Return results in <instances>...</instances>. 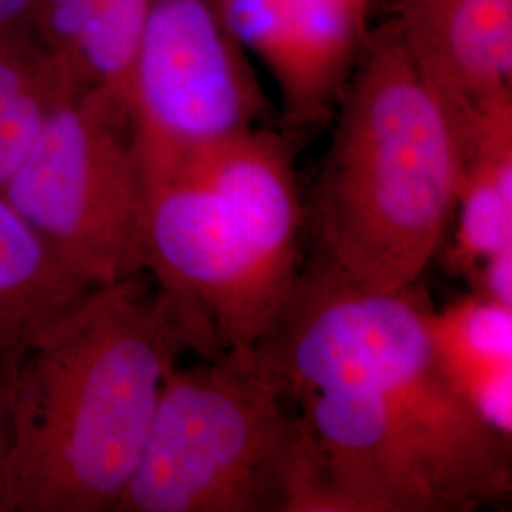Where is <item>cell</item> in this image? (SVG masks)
Wrapping results in <instances>:
<instances>
[{"mask_svg": "<svg viewBox=\"0 0 512 512\" xmlns=\"http://www.w3.org/2000/svg\"><path fill=\"white\" fill-rule=\"evenodd\" d=\"M418 285L355 291L302 268L256 348L293 403L287 512H473L511 503V439L437 365Z\"/></svg>", "mask_w": 512, "mask_h": 512, "instance_id": "6da1fadb", "label": "cell"}, {"mask_svg": "<svg viewBox=\"0 0 512 512\" xmlns=\"http://www.w3.org/2000/svg\"><path fill=\"white\" fill-rule=\"evenodd\" d=\"M194 338L139 274L90 289L4 355V512H114Z\"/></svg>", "mask_w": 512, "mask_h": 512, "instance_id": "7a4b0ae2", "label": "cell"}, {"mask_svg": "<svg viewBox=\"0 0 512 512\" xmlns=\"http://www.w3.org/2000/svg\"><path fill=\"white\" fill-rule=\"evenodd\" d=\"M139 164L145 274L177 304L196 355L255 353L302 274L293 135L258 126Z\"/></svg>", "mask_w": 512, "mask_h": 512, "instance_id": "3957f363", "label": "cell"}, {"mask_svg": "<svg viewBox=\"0 0 512 512\" xmlns=\"http://www.w3.org/2000/svg\"><path fill=\"white\" fill-rule=\"evenodd\" d=\"M332 118L306 268L355 291L410 289L456 213L459 154L395 19L370 29Z\"/></svg>", "mask_w": 512, "mask_h": 512, "instance_id": "277c9868", "label": "cell"}, {"mask_svg": "<svg viewBox=\"0 0 512 512\" xmlns=\"http://www.w3.org/2000/svg\"><path fill=\"white\" fill-rule=\"evenodd\" d=\"M293 403L255 353L173 366L114 512H287Z\"/></svg>", "mask_w": 512, "mask_h": 512, "instance_id": "5b68a950", "label": "cell"}, {"mask_svg": "<svg viewBox=\"0 0 512 512\" xmlns=\"http://www.w3.org/2000/svg\"><path fill=\"white\" fill-rule=\"evenodd\" d=\"M0 192L88 287L145 274L143 171L131 114L109 97H63Z\"/></svg>", "mask_w": 512, "mask_h": 512, "instance_id": "8992f818", "label": "cell"}, {"mask_svg": "<svg viewBox=\"0 0 512 512\" xmlns=\"http://www.w3.org/2000/svg\"><path fill=\"white\" fill-rule=\"evenodd\" d=\"M139 160L264 126L270 103L217 0H154L129 82Z\"/></svg>", "mask_w": 512, "mask_h": 512, "instance_id": "52a82bcc", "label": "cell"}, {"mask_svg": "<svg viewBox=\"0 0 512 512\" xmlns=\"http://www.w3.org/2000/svg\"><path fill=\"white\" fill-rule=\"evenodd\" d=\"M247 54L270 73L283 131L321 128L370 35L372 0H217Z\"/></svg>", "mask_w": 512, "mask_h": 512, "instance_id": "ba28073f", "label": "cell"}, {"mask_svg": "<svg viewBox=\"0 0 512 512\" xmlns=\"http://www.w3.org/2000/svg\"><path fill=\"white\" fill-rule=\"evenodd\" d=\"M393 8L461 164L486 124L512 107V0H393Z\"/></svg>", "mask_w": 512, "mask_h": 512, "instance_id": "9c48e42d", "label": "cell"}, {"mask_svg": "<svg viewBox=\"0 0 512 512\" xmlns=\"http://www.w3.org/2000/svg\"><path fill=\"white\" fill-rule=\"evenodd\" d=\"M152 2L38 0L31 33L76 90L101 93L129 110L133 59Z\"/></svg>", "mask_w": 512, "mask_h": 512, "instance_id": "30bf717a", "label": "cell"}, {"mask_svg": "<svg viewBox=\"0 0 512 512\" xmlns=\"http://www.w3.org/2000/svg\"><path fill=\"white\" fill-rule=\"evenodd\" d=\"M431 348L444 378L476 418L512 437V308L480 293L429 310Z\"/></svg>", "mask_w": 512, "mask_h": 512, "instance_id": "8fae6325", "label": "cell"}, {"mask_svg": "<svg viewBox=\"0 0 512 512\" xmlns=\"http://www.w3.org/2000/svg\"><path fill=\"white\" fill-rule=\"evenodd\" d=\"M90 289L0 192V355L19 348Z\"/></svg>", "mask_w": 512, "mask_h": 512, "instance_id": "7c38bea8", "label": "cell"}, {"mask_svg": "<svg viewBox=\"0 0 512 512\" xmlns=\"http://www.w3.org/2000/svg\"><path fill=\"white\" fill-rule=\"evenodd\" d=\"M456 213L446 264L471 279L486 258L512 247V107L497 112L463 156Z\"/></svg>", "mask_w": 512, "mask_h": 512, "instance_id": "4fadbf2b", "label": "cell"}, {"mask_svg": "<svg viewBox=\"0 0 512 512\" xmlns=\"http://www.w3.org/2000/svg\"><path fill=\"white\" fill-rule=\"evenodd\" d=\"M80 92L42 50L33 35L0 37V148L8 122L31 112H48Z\"/></svg>", "mask_w": 512, "mask_h": 512, "instance_id": "5bb4252c", "label": "cell"}, {"mask_svg": "<svg viewBox=\"0 0 512 512\" xmlns=\"http://www.w3.org/2000/svg\"><path fill=\"white\" fill-rule=\"evenodd\" d=\"M471 281L475 293L512 308V247L486 258Z\"/></svg>", "mask_w": 512, "mask_h": 512, "instance_id": "9a60e30c", "label": "cell"}, {"mask_svg": "<svg viewBox=\"0 0 512 512\" xmlns=\"http://www.w3.org/2000/svg\"><path fill=\"white\" fill-rule=\"evenodd\" d=\"M38 0H0V37L33 35Z\"/></svg>", "mask_w": 512, "mask_h": 512, "instance_id": "2e32d148", "label": "cell"}, {"mask_svg": "<svg viewBox=\"0 0 512 512\" xmlns=\"http://www.w3.org/2000/svg\"><path fill=\"white\" fill-rule=\"evenodd\" d=\"M8 446V406H6V378H4V355H0V512H4L2 501V469Z\"/></svg>", "mask_w": 512, "mask_h": 512, "instance_id": "e0dca14e", "label": "cell"}]
</instances>
